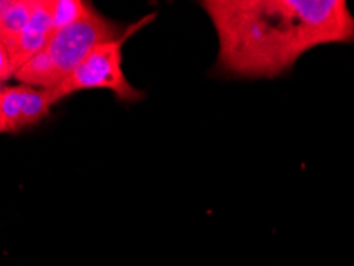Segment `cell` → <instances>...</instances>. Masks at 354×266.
I'll return each instance as SVG.
<instances>
[{
    "label": "cell",
    "instance_id": "obj_1",
    "mask_svg": "<svg viewBox=\"0 0 354 266\" xmlns=\"http://www.w3.org/2000/svg\"><path fill=\"white\" fill-rule=\"evenodd\" d=\"M214 26L218 74L272 80L322 45L354 44V15L345 0H205Z\"/></svg>",
    "mask_w": 354,
    "mask_h": 266
},
{
    "label": "cell",
    "instance_id": "obj_2",
    "mask_svg": "<svg viewBox=\"0 0 354 266\" xmlns=\"http://www.w3.org/2000/svg\"><path fill=\"white\" fill-rule=\"evenodd\" d=\"M120 26L99 15L90 3L79 19L51 35L44 50L17 70L21 85L53 90L82 64L93 48L118 39Z\"/></svg>",
    "mask_w": 354,
    "mask_h": 266
},
{
    "label": "cell",
    "instance_id": "obj_3",
    "mask_svg": "<svg viewBox=\"0 0 354 266\" xmlns=\"http://www.w3.org/2000/svg\"><path fill=\"white\" fill-rule=\"evenodd\" d=\"M157 15H147L138 23L124 29V32L118 39L104 41L96 48L90 51L82 64L72 72V74L53 90H46L50 97L51 107L62 99L74 95V93L85 90H111L118 101L123 102H138L144 97V93L134 88L128 82L123 70V44L134 32L147 26L153 21Z\"/></svg>",
    "mask_w": 354,
    "mask_h": 266
},
{
    "label": "cell",
    "instance_id": "obj_4",
    "mask_svg": "<svg viewBox=\"0 0 354 266\" xmlns=\"http://www.w3.org/2000/svg\"><path fill=\"white\" fill-rule=\"evenodd\" d=\"M53 34L55 28L53 21H51L50 0H39L32 18L29 19L28 26L7 51L13 74H17V70H19L26 62L44 50Z\"/></svg>",
    "mask_w": 354,
    "mask_h": 266
},
{
    "label": "cell",
    "instance_id": "obj_5",
    "mask_svg": "<svg viewBox=\"0 0 354 266\" xmlns=\"http://www.w3.org/2000/svg\"><path fill=\"white\" fill-rule=\"evenodd\" d=\"M39 0H15L12 10L0 19V41H2L5 50L8 51L15 40L19 37L29 19L37 8Z\"/></svg>",
    "mask_w": 354,
    "mask_h": 266
},
{
    "label": "cell",
    "instance_id": "obj_6",
    "mask_svg": "<svg viewBox=\"0 0 354 266\" xmlns=\"http://www.w3.org/2000/svg\"><path fill=\"white\" fill-rule=\"evenodd\" d=\"M23 101L24 85L3 86L0 93V117L7 124L8 133H17L23 129Z\"/></svg>",
    "mask_w": 354,
    "mask_h": 266
},
{
    "label": "cell",
    "instance_id": "obj_7",
    "mask_svg": "<svg viewBox=\"0 0 354 266\" xmlns=\"http://www.w3.org/2000/svg\"><path fill=\"white\" fill-rule=\"evenodd\" d=\"M51 108L50 97L46 90L24 85V101H23V128L32 126L46 117Z\"/></svg>",
    "mask_w": 354,
    "mask_h": 266
},
{
    "label": "cell",
    "instance_id": "obj_8",
    "mask_svg": "<svg viewBox=\"0 0 354 266\" xmlns=\"http://www.w3.org/2000/svg\"><path fill=\"white\" fill-rule=\"evenodd\" d=\"M86 5L88 3L80 2V0H50L55 32L79 19L85 12Z\"/></svg>",
    "mask_w": 354,
    "mask_h": 266
},
{
    "label": "cell",
    "instance_id": "obj_9",
    "mask_svg": "<svg viewBox=\"0 0 354 266\" xmlns=\"http://www.w3.org/2000/svg\"><path fill=\"white\" fill-rule=\"evenodd\" d=\"M13 74V69H12V64H10V57L7 50H5V46L2 41H0V82H7L12 78Z\"/></svg>",
    "mask_w": 354,
    "mask_h": 266
},
{
    "label": "cell",
    "instance_id": "obj_10",
    "mask_svg": "<svg viewBox=\"0 0 354 266\" xmlns=\"http://www.w3.org/2000/svg\"><path fill=\"white\" fill-rule=\"evenodd\" d=\"M15 5V0H0V19L7 15Z\"/></svg>",
    "mask_w": 354,
    "mask_h": 266
},
{
    "label": "cell",
    "instance_id": "obj_11",
    "mask_svg": "<svg viewBox=\"0 0 354 266\" xmlns=\"http://www.w3.org/2000/svg\"><path fill=\"white\" fill-rule=\"evenodd\" d=\"M0 133H8L7 124H5V122L2 120V117H0Z\"/></svg>",
    "mask_w": 354,
    "mask_h": 266
}]
</instances>
